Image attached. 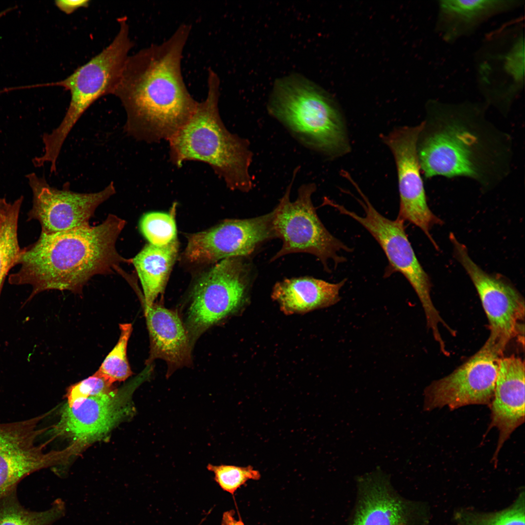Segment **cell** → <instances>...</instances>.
<instances>
[{
	"label": "cell",
	"mask_w": 525,
	"mask_h": 525,
	"mask_svg": "<svg viewBox=\"0 0 525 525\" xmlns=\"http://www.w3.org/2000/svg\"><path fill=\"white\" fill-rule=\"evenodd\" d=\"M488 107L484 102H427L417 143L425 177L464 176L486 189L505 179L510 167L511 140L489 120Z\"/></svg>",
	"instance_id": "cell-1"
},
{
	"label": "cell",
	"mask_w": 525,
	"mask_h": 525,
	"mask_svg": "<svg viewBox=\"0 0 525 525\" xmlns=\"http://www.w3.org/2000/svg\"><path fill=\"white\" fill-rule=\"evenodd\" d=\"M191 29L182 24L162 43L127 58L114 94L126 112L124 131L137 140H168L196 109L198 102L189 92L181 70Z\"/></svg>",
	"instance_id": "cell-2"
},
{
	"label": "cell",
	"mask_w": 525,
	"mask_h": 525,
	"mask_svg": "<svg viewBox=\"0 0 525 525\" xmlns=\"http://www.w3.org/2000/svg\"><path fill=\"white\" fill-rule=\"evenodd\" d=\"M125 224L124 220L109 214L96 226L41 233L35 243L21 249L17 264L19 269L9 276V283L31 286L28 300L48 290L81 293L93 276L120 272L121 263L131 262L116 246Z\"/></svg>",
	"instance_id": "cell-3"
},
{
	"label": "cell",
	"mask_w": 525,
	"mask_h": 525,
	"mask_svg": "<svg viewBox=\"0 0 525 525\" xmlns=\"http://www.w3.org/2000/svg\"><path fill=\"white\" fill-rule=\"evenodd\" d=\"M220 86L218 74L210 68L206 97L168 140L170 159L178 168L188 160L207 163L229 189L247 192L253 187V154L248 141L228 131L221 119Z\"/></svg>",
	"instance_id": "cell-4"
},
{
	"label": "cell",
	"mask_w": 525,
	"mask_h": 525,
	"mask_svg": "<svg viewBox=\"0 0 525 525\" xmlns=\"http://www.w3.org/2000/svg\"><path fill=\"white\" fill-rule=\"evenodd\" d=\"M268 110L307 147L330 157L349 152L344 122L334 102L303 76L293 74L278 79Z\"/></svg>",
	"instance_id": "cell-5"
},
{
	"label": "cell",
	"mask_w": 525,
	"mask_h": 525,
	"mask_svg": "<svg viewBox=\"0 0 525 525\" xmlns=\"http://www.w3.org/2000/svg\"><path fill=\"white\" fill-rule=\"evenodd\" d=\"M118 21L119 33L107 47L65 79L49 84L69 90L71 99L59 126L42 136L43 155L46 158L56 160L64 141L84 112L100 97L114 94L128 52L133 46L126 17L120 18Z\"/></svg>",
	"instance_id": "cell-6"
},
{
	"label": "cell",
	"mask_w": 525,
	"mask_h": 525,
	"mask_svg": "<svg viewBox=\"0 0 525 525\" xmlns=\"http://www.w3.org/2000/svg\"><path fill=\"white\" fill-rule=\"evenodd\" d=\"M476 84L484 102L506 115L525 87L524 18L487 33L474 55Z\"/></svg>",
	"instance_id": "cell-7"
},
{
	"label": "cell",
	"mask_w": 525,
	"mask_h": 525,
	"mask_svg": "<svg viewBox=\"0 0 525 525\" xmlns=\"http://www.w3.org/2000/svg\"><path fill=\"white\" fill-rule=\"evenodd\" d=\"M255 275L247 257H233L219 261L199 278L180 316L193 347L209 329L244 307Z\"/></svg>",
	"instance_id": "cell-8"
},
{
	"label": "cell",
	"mask_w": 525,
	"mask_h": 525,
	"mask_svg": "<svg viewBox=\"0 0 525 525\" xmlns=\"http://www.w3.org/2000/svg\"><path fill=\"white\" fill-rule=\"evenodd\" d=\"M296 175L273 210L274 230L276 238H280L282 245L270 261L289 254L309 253L320 261L326 272H330L329 261H332L336 267L346 261L338 253L341 251L350 252L353 249L333 236L317 216L312 201V195L316 189L315 184L301 186L297 199L290 201L291 189Z\"/></svg>",
	"instance_id": "cell-9"
},
{
	"label": "cell",
	"mask_w": 525,
	"mask_h": 525,
	"mask_svg": "<svg viewBox=\"0 0 525 525\" xmlns=\"http://www.w3.org/2000/svg\"><path fill=\"white\" fill-rule=\"evenodd\" d=\"M361 197L357 201L365 215L360 216L336 202L330 206L342 214L348 216L364 227L379 243L389 262L386 272H400L416 293L425 315L428 327L435 337L440 335L439 326L447 325L435 307L430 296L429 277L420 263L405 232L404 223L397 218L394 220L379 213L357 185H354Z\"/></svg>",
	"instance_id": "cell-10"
},
{
	"label": "cell",
	"mask_w": 525,
	"mask_h": 525,
	"mask_svg": "<svg viewBox=\"0 0 525 525\" xmlns=\"http://www.w3.org/2000/svg\"><path fill=\"white\" fill-rule=\"evenodd\" d=\"M502 354L485 343L451 373L433 382L424 391L423 409L447 406L451 410L473 404L490 406Z\"/></svg>",
	"instance_id": "cell-11"
},
{
	"label": "cell",
	"mask_w": 525,
	"mask_h": 525,
	"mask_svg": "<svg viewBox=\"0 0 525 525\" xmlns=\"http://www.w3.org/2000/svg\"><path fill=\"white\" fill-rule=\"evenodd\" d=\"M450 239L455 256L472 281L488 318L490 334L486 342L502 354L509 341L522 331L524 299L510 284L476 264L466 246L454 235Z\"/></svg>",
	"instance_id": "cell-12"
},
{
	"label": "cell",
	"mask_w": 525,
	"mask_h": 525,
	"mask_svg": "<svg viewBox=\"0 0 525 525\" xmlns=\"http://www.w3.org/2000/svg\"><path fill=\"white\" fill-rule=\"evenodd\" d=\"M26 177L33 192L28 218L38 221L44 234L89 226L97 207L116 193L113 182L98 192L80 193L72 191L69 183L61 189L53 187L34 173Z\"/></svg>",
	"instance_id": "cell-13"
},
{
	"label": "cell",
	"mask_w": 525,
	"mask_h": 525,
	"mask_svg": "<svg viewBox=\"0 0 525 525\" xmlns=\"http://www.w3.org/2000/svg\"><path fill=\"white\" fill-rule=\"evenodd\" d=\"M273 211L256 217L228 219L210 229L187 235L184 257L192 263H207L233 257H248L276 238Z\"/></svg>",
	"instance_id": "cell-14"
},
{
	"label": "cell",
	"mask_w": 525,
	"mask_h": 525,
	"mask_svg": "<svg viewBox=\"0 0 525 525\" xmlns=\"http://www.w3.org/2000/svg\"><path fill=\"white\" fill-rule=\"evenodd\" d=\"M422 122L394 129L381 136L392 152L396 165L400 194L397 218L419 228L435 245L430 230L441 221L430 209L420 174L417 143Z\"/></svg>",
	"instance_id": "cell-15"
},
{
	"label": "cell",
	"mask_w": 525,
	"mask_h": 525,
	"mask_svg": "<svg viewBox=\"0 0 525 525\" xmlns=\"http://www.w3.org/2000/svg\"><path fill=\"white\" fill-rule=\"evenodd\" d=\"M45 416L0 423V499L16 490L17 484L29 474L66 461L72 456L68 447L45 452L35 441L43 429L38 423Z\"/></svg>",
	"instance_id": "cell-16"
},
{
	"label": "cell",
	"mask_w": 525,
	"mask_h": 525,
	"mask_svg": "<svg viewBox=\"0 0 525 525\" xmlns=\"http://www.w3.org/2000/svg\"><path fill=\"white\" fill-rule=\"evenodd\" d=\"M138 381L106 395L88 398L72 406L65 405L53 428L82 449L101 439L130 413L131 394Z\"/></svg>",
	"instance_id": "cell-17"
},
{
	"label": "cell",
	"mask_w": 525,
	"mask_h": 525,
	"mask_svg": "<svg viewBox=\"0 0 525 525\" xmlns=\"http://www.w3.org/2000/svg\"><path fill=\"white\" fill-rule=\"evenodd\" d=\"M489 430L496 428L499 437L492 460L494 463L500 450L515 430L525 422V364L514 355L501 358L496 380Z\"/></svg>",
	"instance_id": "cell-18"
},
{
	"label": "cell",
	"mask_w": 525,
	"mask_h": 525,
	"mask_svg": "<svg viewBox=\"0 0 525 525\" xmlns=\"http://www.w3.org/2000/svg\"><path fill=\"white\" fill-rule=\"evenodd\" d=\"M525 0H439L435 32L448 44L470 37L491 18L522 7Z\"/></svg>",
	"instance_id": "cell-19"
},
{
	"label": "cell",
	"mask_w": 525,
	"mask_h": 525,
	"mask_svg": "<svg viewBox=\"0 0 525 525\" xmlns=\"http://www.w3.org/2000/svg\"><path fill=\"white\" fill-rule=\"evenodd\" d=\"M143 308L150 339L147 366L156 359L163 360L167 366V377L177 369L191 366L193 346L177 311L155 302Z\"/></svg>",
	"instance_id": "cell-20"
},
{
	"label": "cell",
	"mask_w": 525,
	"mask_h": 525,
	"mask_svg": "<svg viewBox=\"0 0 525 525\" xmlns=\"http://www.w3.org/2000/svg\"><path fill=\"white\" fill-rule=\"evenodd\" d=\"M346 281L331 283L309 276L284 279L274 285L271 297L286 315L305 313L337 303Z\"/></svg>",
	"instance_id": "cell-21"
},
{
	"label": "cell",
	"mask_w": 525,
	"mask_h": 525,
	"mask_svg": "<svg viewBox=\"0 0 525 525\" xmlns=\"http://www.w3.org/2000/svg\"><path fill=\"white\" fill-rule=\"evenodd\" d=\"M382 474L376 472L364 478L352 525H406V505L393 494Z\"/></svg>",
	"instance_id": "cell-22"
},
{
	"label": "cell",
	"mask_w": 525,
	"mask_h": 525,
	"mask_svg": "<svg viewBox=\"0 0 525 525\" xmlns=\"http://www.w3.org/2000/svg\"><path fill=\"white\" fill-rule=\"evenodd\" d=\"M175 240L162 246L147 244L132 259L141 283L143 306H150L164 291L178 251Z\"/></svg>",
	"instance_id": "cell-23"
},
{
	"label": "cell",
	"mask_w": 525,
	"mask_h": 525,
	"mask_svg": "<svg viewBox=\"0 0 525 525\" xmlns=\"http://www.w3.org/2000/svg\"><path fill=\"white\" fill-rule=\"evenodd\" d=\"M23 200L22 196L13 202L0 198V296L5 278L17 265L21 251L18 228Z\"/></svg>",
	"instance_id": "cell-24"
},
{
	"label": "cell",
	"mask_w": 525,
	"mask_h": 525,
	"mask_svg": "<svg viewBox=\"0 0 525 525\" xmlns=\"http://www.w3.org/2000/svg\"><path fill=\"white\" fill-rule=\"evenodd\" d=\"M525 507L523 492L504 510L490 513L462 510L456 513L455 517L459 525H525Z\"/></svg>",
	"instance_id": "cell-25"
},
{
	"label": "cell",
	"mask_w": 525,
	"mask_h": 525,
	"mask_svg": "<svg viewBox=\"0 0 525 525\" xmlns=\"http://www.w3.org/2000/svg\"><path fill=\"white\" fill-rule=\"evenodd\" d=\"M120 334L113 349L103 361L98 371L114 384L126 380L132 375L127 356V348L133 327L131 323L119 324Z\"/></svg>",
	"instance_id": "cell-26"
},
{
	"label": "cell",
	"mask_w": 525,
	"mask_h": 525,
	"mask_svg": "<svg viewBox=\"0 0 525 525\" xmlns=\"http://www.w3.org/2000/svg\"><path fill=\"white\" fill-rule=\"evenodd\" d=\"M176 204L169 212L151 211L141 217L139 227L140 232L149 244L162 246L176 239V227L175 218Z\"/></svg>",
	"instance_id": "cell-27"
},
{
	"label": "cell",
	"mask_w": 525,
	"mask_h": 525,
	"mask_svg": "<svg viewBox=\"0 0 525 525\" xmlns=\"http://www.w3.org/2000/svg\"><path fill=\"white\" fill-rule=\"evenodd\" d=\"M57 509L36 512L25 508L15 490L0 499V525H48L56 517Z\"/></svg>",
	"instance_id": "cell-28"
},
{
	"label": "cell",
	"mask_w": 525,
	"mask_h": 525,
	"mask_svg": "<svg viewBox=\"0 0 525 525\" xmlns=\"http://www.w3.org/2000/svg\"><path fill=\"white\" fill-rule=\"evenodd\" d=\"M207 469L214 474V479L224 491L234 495L249 480H258L261 473L253 467L209 464Z\"/></svg>",
	"instance_id": "cell-29"
},
{
	"label": "cell",
	"mask_w": 525,
	"mask_h": 525,
	"mask_svg": "<svg viewBox=\"0 0 525 525\" xmlns=\"http://www.w3.org/2000/svg\"><path fill=\"white\" fill-rule=\"evenodd\" d=\"M116 389L114 383L97 370L91 376L69 387L66 405L71 406L89 397L108 394Z\"/></svg>",
	"instance_id": "cell-30"
},
{
	"label": "cell",
	"mask_w": 525,
	"mask_h": 525,
	"mask_svg": "<svg viewBox=\"0 0 525 525\" xmlns=\"http://www.w3.org/2000/svg\"><path fill=\"white\" fill-rule=\"evenodd\" d=\"M55 5L62 12L70 14L81 7H87L90 1L88 0H59L54 1Z\"/></svg>",
	"instance_id": "cell-31"
},
{
	"label": "cell",
	"mask_w": 525,
	"mask_h": 525,
	"mask_svg": "<svg viewBox=\"0 0 525 525\" xmlns=\"http://www.w3.org/2000/svg\"><path fill=\"white\" fill-rule=\"evenodd\" d=\"M234 510H229L224 512L222 515L221 525H245L242 519L239 517L237 520L235 517Z\"/></svg>",
	"instance_id": "cell-32"
},
{
	"label": "cell",
	"mask_w": 525,
	"mask_h": 525,
	"mask_svg": "<svg viewBox=\"0 0 525 525\" xmlns=\"http://www.w3.org/2000/svg\"><path fill=\"white\" fill-rule=\"evenodd\" d=\"M10 11L9 9H6L0 12V18Z\"/></svg>",
	"instance_id": "cell-33"
}]
</instances>
